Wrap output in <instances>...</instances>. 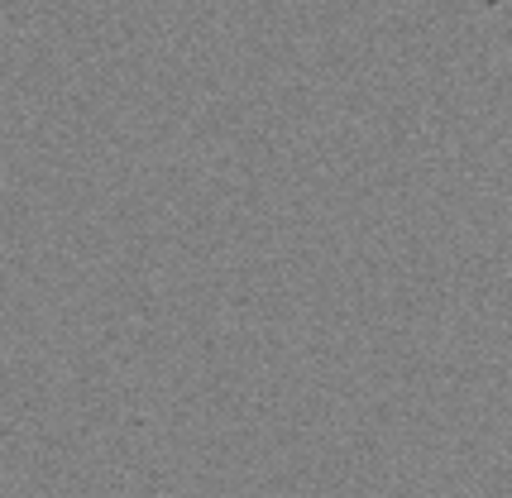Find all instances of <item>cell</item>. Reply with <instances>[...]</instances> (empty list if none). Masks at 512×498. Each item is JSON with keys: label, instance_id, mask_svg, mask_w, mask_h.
Masks as SVG:
<instances>
[]
</instances>
